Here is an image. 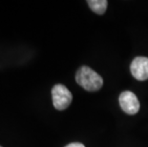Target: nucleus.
Masks as SVG:
<instances>
[{
    "instance_id": "1",
    "label": "nucleus",
    "mask_w": 148,
    "mask_h": 147,
    "mask_svg": "<svg viewBox=\"0 0 148 147\" xmlns=\"http://www.w3.org/2000/svg\"><path fill=\"white\" fill-rule=\"evenodd\" d=\"M75 80L78 85L89 92L99 90L103 85L102 77L87 66H82L78 69L75 75Z\"/></svg>"
},
{
    "instance_id": "2",
    "label": "nucleus",
    "mask_w": 148,
    "mask_h": 147,
    "mask_svg": "<svg viewBox=\"0 0 148 147\" xmlns=\"http://www.w3.org/2000/svg\"><path fill=\"white\" fill-rule=\"evenodd\" d=\"M53 104L56 110L62 111L69 107L71 104L73 96L72 93L62 84H56L52 89Z\"/></svg>"
},
{
    "instance_id": "3",
    "label": "nucleus",
    "mask_w": 148,
    "mask_h": 147,
    "mask_svg": "<svg viewBox=\"0 0 148 147\" xmlns=\"http://www.w3.org/2000/svg\"><path fill=\"white\" fill-rule=\"evenodd\" d=\"M119 101L121 109L128 115H135L140 110V101L137 96L130 91L122 92L119 96Z\"/></svg>"
},
{
    "instance_id": "4",
    "label": "nucleus",
    "mask_w": 148,
    "mask_h": 147,
    "mask_svg": "<svg viewBox=\"0 0 148 147\" xmlns=\"http://www.w3.org/2000/svg\"><path fill=\"white\" fill-rule=\"evenodd\" d=\"M131 74L135 79L140 81L148 79V57H138L132 61Z\"/></svg>"
},
{
    "instance_id": "5",
    "label": "nucleus",
    "mask_w": 148,
    "mask_h": 147,
    "mask_svg": "<svg viewBox=\"0 0 148 147\" xmlns=\"http://www.w3.org/2000/svg\"><path fill=\"white\" fill-rule=\"evenodd\" d=\"M87 4L89 5L91 10L97 14H103L107 9L108 2L106 0H88Z\"/></svg>"
},
{
    "instance_id": "6",
    "label": "nucleus",
    "mask_w": 148,
    "mask_h": 147,
    "mask_svg": "<svg viewBox=\"0 0 148 147\" xmlns=\"http://www.w3.org/2000/svg\"><path fill=\"white\" fill-rule=\"evenodd\" d=\"M65 147H85L82 143H79V142H73V143H70L68 144L67 146Z\"/></svg>"
},
{
    "instance_id": "7",
    "label": "nucleus",
    "mask_w": 148,
    "mask_h": 147,
    "mask_svg": "<svg viewBox=\"0 0 148 147\" xmlns=\"http://www.w3.org/2000/svg\"><path fill=\"white\" fill-rule=\"evenodd\" d=\"M0 147H1V146H0Z\"/></svg>"
}]
</instances>
